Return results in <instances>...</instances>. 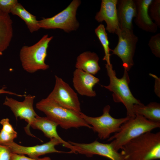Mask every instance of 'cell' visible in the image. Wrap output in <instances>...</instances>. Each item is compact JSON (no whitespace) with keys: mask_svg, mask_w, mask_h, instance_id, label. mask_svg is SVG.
Wrapping results in <instances>:
<instances>
[{"mask_svg":"<svg viewBox=\"0 0 160 160\" xmlns=\"http://www.w3.org/2000/svg\"><path fill=\"white\" fill-rule=\"evenodd\" d=\"M123 160H155L160 159V132L143 134L122 147Z\"/></svg>","mask_w":160,"mask_h":160,"instance_id":"6da1fadb","label":"cell"},{"mask_svg":"<svg viewBox=\"0 0 160 160\" xmlns=\"http://www.w3.org/2000/svg\"><path fill=\"white\" fill-rule=\"evenodd\" d=\"M36 107L44 113L47 117L65 129L81 127L92 128L81 117V112L65 108L47 97L37 102Z\"/></svg>","mask_w":160,"mask_h":160,"instance_id":"7a4b0ae2","label":"cell"},{"mask_svg":"<svg viewBox=\"0 0 160 160\" xmlns=\"http://www.w3.org/2000/svg\"><path fill=\"white\" fill-rule=\"evenodd\" d=\"M107 73L110 80V83L107 86H102L113 92V101L116 103H121L127 111V116L130 118L135 117L133 107L135 104L141 103L132 95L129 87L130 80L128 71L124 70L123 77L120 79L116 75L112 64H105Z\"/></svg>","mask_w":160,"mask_h":160,"instance_id":"3957f363","label":"cell"},{"mask_svg":"<svg viewBox=\"0 0 160 160\" xmlns=\"http://www.w3.org/2000/svg\"><path fill=\"white\" fill-rule=\"evenodd\" d=\"M160 127V123L150 121L143 116L135 114V118H130L121 126L119 131L109 137L108 140L116 151L131 140L145 133Z\"/></svg>","mask_w":160,"mask_h":160,"instance_id":"277c9868","label":"cell"},{"mask_svg":"<svg viewBox=\"0 0 160 160\" xmlns=\"http://www.w3.org/2000/svg\"><path fill=\"white\" fill-rule=\"evenodd\" d=\"M53 38V36L49 37L46 34L33 45L22 47L19 57L22 66L25 71L33 73L49 68V65L45 63V61L49 44Z\"/></svg>","mask_w":160,"mask_h":160,"instance_id":"5b68a950","label":"cell"},{"mask_svg":"<svg viewBox=\"0 0 160 160\" xmlns=\"http://www.w3.org/2000/svg\"><path fill=\"white\" fill-rule=\"evenodd\" d=\"M81 3L80 0H73L66 8L57 15L38 21L39 26L46 29H60L66 32L76 30L79 25L76 19V13Z\"/></svg>","mask_w":160,"mask_h":160,"instance_id":"8992f818","label":"cell"},{"mask_svg":"<svg viewBox=\"0 0 160 160\" xmlns=\"http://www.w3.org/2000/svg\"><path fill=\"white\" fill-rule=\"evenodd\" d=\"M110 109L109 105L105 106L102 115L97 117L89 116L81 112L80 113L82 118L91 125V129L97 133L99 138L102 140L109 138L111 134L119 132L121 125L130 119L127 116L119 119L113 118L110 114Z\"/></svg>","mask_w":160,"mask_h":160,"instance_id":"52a82bcc","label":"cell"},{"mask_svg":"<svg viewBox=\"0 0 160 160\" xmlns=\"http://www.w3.org/2000/svg\"><path fill=\"white\" fill-rule=\"evenodd\" d=\"M116 34L118 36V42L114 49H111L112 54L121 58L124 70L128 71L134 64L133 58L138 38L133 30L119 28Z\"/></svg>","mask_w":160,"mask_h":160,"instance_id":"ba28073f","label":"cell"},{"mask_svg":"<svg viewBox=\"0 0 160 160\" xmlns=\"http://www.w3.org/2000/svg\"><path fill=\"white\" fill-rule=\"evenodd\" d=\"M55 78L54 88L47 97L65 108L81 112L80 103L77 93L62 78L56 75Z\"/></svg>","mask_w":160,"mask_h":160,"instance_id":"9c48e42d","label":"cell"},{"mask_svg":"<svg viewBox=\"0 0 160 160\" xmlns=\"http://www.w3.org/2000/svg\"><path fill=\"white\" fill-rule=\"evenodd\" d=\"M24 97V100L20 102L6 96L3 105L10 108L16 119L19 117L20 119L24 120L28 123L24 128L26 133L29 135L35 137L30 131L31 125L38 115L33 106L35 96L28 95Z\"/></svg>","mask_w":160,"mask_h":160,"instance_id":"30bf717a","label":"cell"},{"mask_svg":"<svg viewBox=\"0 0 160 160\" xmlns=\"http://www.w3.org/2000/svg\"><path fill=\"white\" fill-rule=\"evenodd\" d=\"M69 143L76 148V152L92 157L98 155L108 158L111 160H123L121 153L116 150L112 145L103 143L97 140L89 143H79L69 141Z\"/></svg>","mask_w":160,"mask_h":160,"instance_id":"8fae6325","label":"cell"},{"mask_svg":"<svg viewBox=\"0 0 160 160\" xmlns=\"http://www.w3.org/2000/svg\"><path fill=\"white\" fill-rule=\"evenodd\" d=\"M61 144L60 141L53 138L49 142L41 145L32 146H25L19 145L14 141L9 144L7 146L9 147L12 153L20 155H27L30 158L39 159L40 156L48 153L65 152L58 151L55 146Z\"/></svg>","mask_w":160,"mask_h":160,"instance_id":"7c38bea8","label":"cell"},{"mask_svg":"<svg viewBox=\"0 0 160 160\" xmlns=\"http://www.w3.org/2000/svg\"><path fill=\"white\" fill-rule=\"evenodd\" d=\"M118 0H102L99 11L95 17L100 23L105 21V29L110 33H115L119 28L118 20L117 4Z\"/></svg>","mask_w":160,"mask_h":160,"instance_id":"4fadbf2b","label":"cell"},{"mask_svg":"<svg viewBox=\"0 0 160 160\" xmlns=\"http://www.w3.org/2000/svg\"><path fill=\"white\" fill-rule=\"evenodd\" d=\"M99 81V79L93 75L80 69H76L73 72V86L77 92L82 96H95L96 93L93 87Z\"/></svg>","mask_w":160,"mask_h":160,"instance_id":"5bb4252c","label":"cell"},{"mask_svg":"<svg viewBox=\"0 0 160 160\" xmlns=\"http://www.w3.org/2000/svg\"><path fill=\"white\" fill-rule=\"evenodd\" d=\"M58 124L47 117H40L38 115L32 122L31 127L34 129L42 131L44 135L50 139L56 138L60 142L64 147L70 149V153H76L75 147L67 142L59 135L57 130Z\"/></svg>","mask_w":160,"mask_h":160,"instance_id":"9a60e30c","label":"cell"},{"mask_svg":"<svg viewBox=\"0 0 160 160\" xmlns=\"http://www.w3.org/2000/svg\"><path fill=\"white\" fill-rule=\"evenodd\" d=\"M117 10L119 28L133 30L132 21L137 12L135 0H118Z\"/></svg>","mask_w":160,"mask_h":160,"instance_id":"2e32d148","label":"cell"},{"mask_svg":"<svg viewBox=\"0 0 160 160\" xmlns=\"http://www.w3.org/2000/svg\"><path fill=\"white\" fill-rule=\"evenodd\" d=\"M152 0H135L136 15L134 21L136 25L147 32L155 33L157 26L150 18L148 12L149 6Z\"/></svg>","mask_w":160,"mask_h":160,"instance_id":"e0dca14e","label":"cell"},{"mask_svg":"<svg viewBox=\"0 0 160 160\" xmlns=\"http://www.w3.org/2000/svg\"><path fill=\"white\" fill-rule=\"evenodd\" d=\"M99 57L94 52L86 51L80 54L77 57L75 64L76 69L94 75L100 70L98 61Z\"/></svg>","mask_w":160,"mask_h":160,"instance_id":"ac0fdd59","label":"cell"},{"mask_svg":"<svg viewBox=\"0 0 160 160\" xmlns=\"http://www.w3.org/2000/svg\"><path fill=\"white\" fill-rule=\"evenodd\" d=\"M12 21L9 14L0 13V52L9 46L13 35Z\"/></svg>","mask_w":160,"mask_h":160,"instance_id":"d6986e66","label":"cell"},{"mask_svg":"<svg viewBox=\"0 0 160 160\" xmlns=\"http://www.w3.org/2000/svg\"><path fill=\"white\" fill-rule=\"evenodd\" d=\"M133 112L135 114L144 116L152 121L160 123V104L156 102H151L145 105L141 103L135 104Z\"/></svg>","mask_w":160,"mask_h":160,"instance_id":"ffe728a7","label":"cell"},{"mask_svg":"<svg viewBox=\"0 0 160 160\" xmlns=\"http://www.w3.org/2000/svg\"><path fill=\"white\" fill-rule=\"evenodd\" d=\"M10 13L18 16L25 23L30 32L32 33L40 28L36 16L28 12L20 4L18 3L11 9Z\"/></svg>","mask_w":160,"mask_h":160,"instance_id":"44dd1931","label":"cell"},{"mask_svg":"<svg viewBox=\"0 0 160 160\" xmlns=\"http://www.w3.org/2000/svg\"><path fill=\"white\" fill-rule=\"evenodd\" d=\"M0 124L2 126L0 132V145L7 146L14 141L17 137V133L9 123V119H2Z\"/></svg>","mask_w":160,"mask_h":160,"instance_id":"7402d4cb","label":"cell"},{"mask_svg":"<svg viewBox=\"0 0 160 160\" xmlns=\"http://www.w3.org/2000/svg\"><path fill=\"white\" fill-rule=\"evenodd\" d=\"M95 33L100 41L104 49L105 55L103 60L106 62L107 64L110 65V57L111 49L109 47V41L105 28L103 25L100 24L95 29Z\"/></svg>","mask_w":160,"mask_h":160,"instance_id":"603a6c76","label":"cell"},{"mask_svg":"<svg viewBox=\"0 0 160 160\" xmlns=\"http://www.w3.org/2000/svg\"><path fill=\"white\" fill-rule=\"evenodd\" d=\"M148 12L149 16L157 26L160 28V0H152L149 6Z\"/></svg>","mask_w":160,"mask_h":160,"instance_id":"cb8c5ba5","label":"cell"},{"mask_svg":"<svg viewBox=\"0 0 160 160\" xmlns=\"http://www.w3.org/2000/svg\"><path fill=\"white\" fill-rule=\"evenodd\" d=\"M148 46L153 54L156 57H160V33L152 36L150 39Z\"/></svg>","mask_w":160,"mask_h":160,"instance_id":"d4e9b609","label":"cell"},{"mask_svg":"<svg viewBox=\"0 0 160 160\" xmlns=\"http://www.w3.org/2000/svg\"><path fill=\"white\" fill-rule=\"evenodd\" d=\"M18 3L17 0H0V11L9 14L12 9Z\"/></svg>","mask_w":160,"mask_h":160,"instance_id":"484cf974","label":"cell"},{"mask_svg":"<svg viewBox=\"0 0 160 160\" xmlns=\"http://www.w3.org/2000/svg\"><path fill=\"white\" fill-rule=\"evenodd\" d=\"M11 153L9 147L0 145V160H11Z\"/></svg>","mask_w":160,"mask_h":160,"instance_id":"4316f807","label":"cell"},{"mask_svg":"<svg viewBox=\"0 0 160 160\" xmlns=\"http://www.w3.org/2000/svg\"><path fill=\"white\" fill-rule=\"evenodd\" d=\"M11 160H52L48 157H45L42 158L34 159L27 157L23 155H20L16 153H11Z\"/></svg>","mask_w":160,"mask_h":160,"instance_id":"83f0119b","label":"cell"},{"mask_svg":"<svg viewBox=\"0 0 160 160\" xmlns=\"http://www.w3.org/2000/svg\"><path fill=\"white\" fill-rule=\"evenodd\" d=\"M5 87H3L2 88L0 89V94H7L10 95H16L17 96L22 97H25L26 95H21L16 94L15 93L12 92H11L6 90H5Z\"/></svg>","mask_w":160,"mask_h":160,"instance_id":"f1b7e54d","label":"cell"},{"mask_svg":"<svg viewBox=\"0 0 160 160\" xmlns=\"http://www.w3.org/2000/svg\"><path fill=\"white\" fill-rule=\"evenodd\" d=\"M2 55V53L1 52H0V55Z\"/></svg>","mask_w":160,"mask_h":160,"instance_id":"f546056e","label":"cell"},{"mask_svg":"<svg viewBox=\"0 0 160 160\" xmlns=\"http://www.w3.org/2000/svg\"><path fill=\"white\" fill-rule=\"evenodd\" d=\"M0 12H1V11H0Z\"/></svg>","mask_w":160,"mask_h":160,"instance_id":"4dcf8cb0","label":"cell"}]
</instances>
